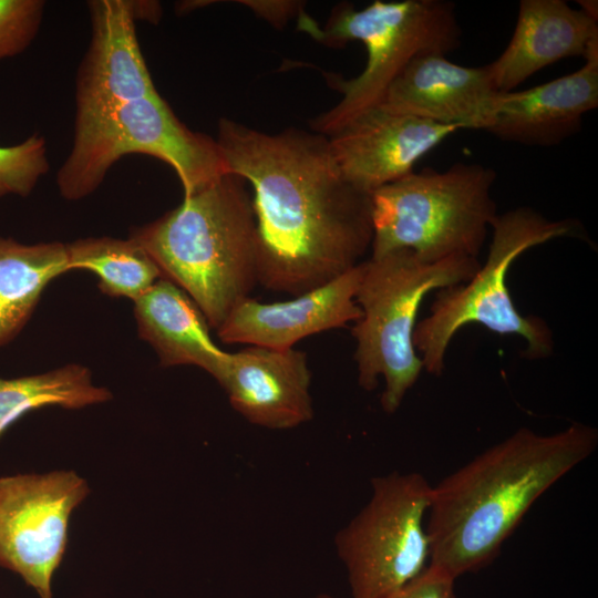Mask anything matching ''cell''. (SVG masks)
I'll return each instance as SVG.
<instances>
[{"instance_id":"cell-1","label":"cell","mask_w":598,"mask_h":598,"mask_svg":"<svg viewBox=\"0 0 598 598\" xmlns=\"http://www.w3.org/2000/svg\"><path fill=\"white\" fill-rule=\"evenodd\" d=\"M216 141L229 173L254 190L260 285L296 297L362 262L373 238L371 195L343 177L327 136L220 118Z\"/></svg>"},{"instance_id":"cell-2","label":"cell","mask_w":598,"mask_h":598,"mask_svg":"<svg viewBox=\"0 0 598 598\" xmlns=\"http://www.w3.org/2000/svg\"><path fill=\"white\" fill-rule=\"evenodd\" d=\"M598 431L573 423L543 435L522 427L432 486L430 566L454 579L488 565L533 504L592 454Z\"/></svg>"},{"instance_id":"cell-3","label":"cell","mask_w":598,"mask_h":598,"mask_svg":"<svg viewBox=\"0 0 598 598\" xmlns=\"http://www.w3.org/2000/svg\"><path fill=\"white\" fill-rule=\"evenodd\" d=\"M162 272L218 329L257 280V221L246 181L227 173L132 230Z\"/></svg>"},{"instance_id":"cell-4","label":"cell","mask_w":598,"mask_h":598,"mask_svg":"<svg viewBox=\"0 0 598 598\" xmlns=\"http://www.w3.org/2000/svg\"><path fill=\"white\" fill-rule=\"evenodd\" d=\"M298 28L331 48L360 41L368 54L358 76H327L342 97L310 121L311 131L324 136L380 104L389 85L413 59L446 55L461 45L462 37L455 4L446 0H377L361 10L344 2L333 8L324 28L305 11L298 17Z\"/></svg>"},{"instance_id":"cell-5","label":"cell","mask_w":598,"mask_h":598,"mask_svg":"<svg viewBox=\"0 0 598 598\" xmlns=\"http://www.w3.org/2000/svg\"><path fill=\"white\" fill-rule=\"evenodd\" d=\"M480 267L477 258L467 256L424 262L406 249L363 261L354 297L362 316L352 328L358 383L372 391L378 378L384 379L381 406L385 413L400 408L423 370L413 346L422 300L434 289L467 282Z\"/></svg>"},{"instance_id":"cell-6","label":"cell","mask_w":598,"mask_h":598,"mask_svg":"<svg viewBox=\"0 0 598 598\" xmlns=\"http://www.w3.org/2000/svg\"><path fill=\"white\" fill-rule=\"evenodd\" d=\"M496 172L478 163L423 168L371 194L373 258L406 249L424 262L477 258L498 216Z\"/></svg>"},{"instance_id":"cell-7","label":"cell","mask_w":598,"mask_h":598,"mask_svg":"<svg viewBox=\"0 0 598 598\" xmlns=\"http://www.w3.org/2000/svg\"><path fill=\"white\" fill-rule=\"evenodd\" d=\"M493 237L484 265L465 283L440 289L431 313L413 332V346L421 354L423 370L433 375L444 371L446 349L455 333L468 323H478L501 336H518L527 347L529 360L553 353L548 324L537 316H523L506 286L511 265L529 248L548 240L577 236L580 227L573 219L549 220L528 207L498 214L492 225Z\"/></svg>"},{"instance_id":"cell-8","label":"cell","mask_w":598,"mask_h":598,"mask_svg":"<svg viewBox=\"0 0 598 598\" xmlns=\"http://www.w3.org/2000/svg\"><path fill=\"white\" fill-rule=\"evenodd\" d=\"M144 154L169 165L184 196L229 173L216 138L188 128L158 94L85 115H75L68 157L56 174L66 200L94 193L123 156Z\"/></svg>"},{"instance_id":"cell-9","label":"cell","mask_w":598,"mask_h":598,"mask_svg":"<svg viewBox=\"0 0 598 598\" xmlns=\"http://www.w3.org/2000/svg\"><path fill=\"white\" fill-rule=\"evenodd\" d=\"M371 497L334 537L351 598H385L426 569L432 485L420 473L371 480Z\"/></svg>"},{"instance_id":"cell-10","label":"cell","mask_w":598,"mask_h":598,"mask_svg":"<svg viewBox=\"0 0 598 598\" xmlns=\"http://www.w3.org/2000/svg\"><path fill=\"white\" fill-rule=\"evenodd\" d=\"M89 493L74 471L0 477V567L17 574L39 598H53L71 515Z\"/></svg>"},{"instance_id":"cell-11","label":"cell","mask_w":598,"mask_h":598,"mask_svg":"<svg viewBox=\"0 0 598 598\" xmlns=\"http://www.w3.org/2000/svg\"><path fill=\"white\" fill-rule=\"evenodd\" d=\"M457 130L394 113L378 104L327 137L343 177L371 195L412 173L424 155Z\"/></svg>"},{"instance_id":"cell-12","label":"cell","mask_w":598,"mask_h":598,"mask_svg":"<svg viewBox=\"0 0 598 598\" xmlns=\"http://www.w3.org/2000/svg\"><path fill=\"white\" fill-rule=\"evenodd\" d=\"M91 39L75 79V115L157 92L136 34L131 0L87 1Z\"/></svg>"},{"instance_id":"cell-13","label":"cell","mask_w":598,"mask_h":598,"mask_svg":"<svg viewBox=\"0 0 598 598\" xmlns=\"http://www.w3.org/2000/svg\"><path fill=\"white\" fill-rule=\"evenodd\" d=\"M234 410L254 425L288 430L313 416L306 353L249 346L228 354L216 380Z\"/></svg>"},{"instance_id":"cell-14","label":"cell","mask_w":598,"mask_h":598,"mask_svg":"<svg viewBox=\"0 0 598 598\" xmlns=\"http://www.w3.org/2000/svg\"><path fill=\"white\" fill-rule=\"evenodd\" d=\"M489 69L464 66L445 55L413 59L386 89L380 105L433 123L485 131L498 95Z\"/></svg>"},{"instance_id":"cell-15","label":"cell","mask_w":598,"mask_h":598,"mask_svg":"<svg viewBox=\"0 0 598 598\" xmlns=\"http://www.w3.org/2000/svg\"><path fill=\"white\" fill-rule=\"evenodd\" d=\"M363 261L331 282L290 300L261 303L250 297L237 305L217 329L226 343L291 349L299 340L358 321L355 292Z\"/></svg>"},{"instance_id":"cell-16","label":"cell","mask_w":598,"mask_h":598,"mask_svg":"<svg viewBox=\"0 0 598 598\" xmlns=\"http://www.w3.org/2000/svg\"><path fill=\"white\" fill-rule=\"evenodd\" d=\"M573 73L523 90L499 92L485 132L498 140L551 147L575 135L598 106V44Z\"/></svg>"},{"instance_id":"cell-17","label":"cell","mask_w":598,"mask_h":598,"mask_svg":"<svg viewBox=\"0 0 598 598\" xmlns=\"http://www.w3.org/2000/svg\"><path fill=\"white\" fill-rule=\"evenodd\" d=\"M598 44L597 21L563 0H522L516 25L502 54L488 63L498 92L514 91L539 70Z\"/></svg>"},{"instance_id":"cell-18","label":"cell","mask_w":598,"mask_h":598,"mask_svg":"<svg viewBox=\"0 0 598 598\" xmlns=\"http://www.w3.org/2000/svg\"><path fill=\"white\" fill-rule=\"evenodd\" d=\"M134 316L140 337L163 367L195 365L217 380L229 352L213 341L207 320L184 290L158 279L134 301Z\"/></svg>"},{"instance_id":"cell-19","label":"cell","mask_w":598,"mask_h":598,"mask_svg":"<svg viewBox=\"0 0 598 598\" xmlns=\"http://www.w3.org/2000/svg\"><path fill=\"white\" fill-rule=\"evenodd\" d=\"M69 271L66 244H22L0 236V347L24 327L44 288Z\"/></svg>"},{"instance_id":"cell-20","label":"cell","mask_w":598,"mask_h":598,"mask_svg":"<svg viewBox=\"0 0 598 598\" xmlns=\"http://www.w3.org/2000/svg\"><path fill=\"white\" fill-rule=\"evenodd\" d=\"M111 399L106 388L92 382L87 368L74 363L41 374L0 378V437L31 411L45 406L78 410Z\"/></svg>"},{"instance_id":"cell-21","label":"cell","mask_w":598,"mask_h":598,"mask_svg":"<svg viewBox=\"0 0 598 598\" xmlns=\"http://www.w3.org/2000/svg\"><path fill=\"white\" fill-rule=\"evenodd\" d=\"M68 245L70 270H87L99 279L100 290L135 301L162 272L152 257L132 238L86 237Z\"/></svg>"},{"instance_id":"cell-22","label":"cell","mask_w":598,"mask_h":598,"mask_svg":"<svg viewBox=\"0 0 598 598\" xmlns=\"http://www.w3.org/2000/svg\"><path fill=\"white\" fill-rule=\"evenodd\" d=\"M50 168L47 142L34 134L23 142L0 146V197L28 196Z\"/></svg>"},{"instance_id":"cell-23","label":"cell","mask_w":598,"mask_h":598,"mask_svg":"<svg viewBox=\"0 0 598 598\" xmlns=\"http://www.w3.org/2000/svg\"><path fill=\"white\" fill-rule=\"evenodd\" d=\"M45 2L0 0V61L22 53L39 33Z\"/></svg>"},{"instance_id":"cell-24","label":"cell","mask_w":598,"mask_h":598,"mask_svg":"<svg viewBox=\"0 0 598 598\" xmlns=\"http://www.w3.org/2000/svg\"><path fill=\"white\" fill-rule=\"evenodd\" d=\"M455 580L429 565L417 577L385 598H457Z\"/></svg>"},{"instance_id":"cell-25","label":"cell","mask_w":598,"mask_h":598,"mask_svg":"<svg viewBox=\"0 0 598 598\" xmlns=\"http://www.w3.org/2000/svg\"><path fill=\"white\" fill-rule=\"evenodd\" d=\"M238 2L244 3L277 28H282L291 18H298L305 11L303 4L299 1L247 0Z\"/></svg>"},{"instance_id":"cell-26","label":"cell","mask_w":598,"mask_h":598,"mask_svg":"<svg viewBox=\"0 0 598 598\" xmlns=\"http://www.w3.org/2000/svg\"><path fill=\"white\" fill-rule=\"evenodd\" d=\"M133 11L136 20L142 19L153 23L158 22L162 17L161 7L155 1H133Z\"/></svg>"},{"instance_id":"cell-27","label":"cell","mask_w":598,"mask_h":598,"mask_svg":"<svg viewBox=\"0 0 598 598\" xmlns=\"http://www.w3.org/2000/svg\"><path fill=\"white\" fill-rule=\"evenodd\" d=\"M580 6V10L584 11L587 16L592 18L597 21V1L592 0H585V1H577Z\"/></svg>"},{"instance_id":"cell-28","label":"cell","mask_w":598,"mask_h":598,"mask_svg":"<svg viewBox=\"0 0 598 598\" xmlns=\"http://www.w3.org/2000/svg\"><path fill=\"white\" fill-rule=\"evenodd\" d=\"M313 598H334V597H332V596H330L328 594H319V595L315 596Z\"/></svg>"}]
</instances>
